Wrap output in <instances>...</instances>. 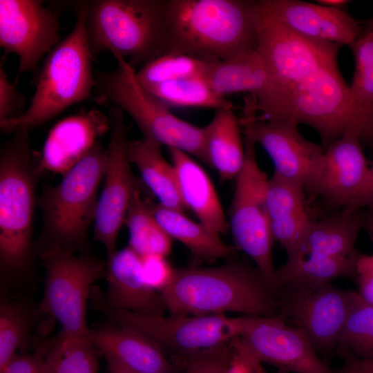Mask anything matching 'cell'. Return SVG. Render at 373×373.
<instances>
[{
  "instance_id": "7c38bea8",
  "label": "cell",
  "mask_w": 373,
  "mask_h": 373,
  "mask_svg": "<svg viewBox=\"0 0 373 373\" xmlns=\"http://www.w3.org/2000/svg\"><path fill=\"white\" fill-rule=\"evenodd\" d=\"M279 316L307 335L319 355L336 352L352 303V291L330 283L281 285L276 290Z\"/></svg>"
},
{
  "instance_id": "836d02e7",
  "label": "cell",
  "mask_w": 373,
  "mask_h": 373,
  "mask_svg": "<svg viewBox=\"0 0 373 373\" xmlns=\"http://www.w3.org/2000/svg\"><path fill=\"white\" fill-rule=\"evenodd\" d=\"M38 309L25 303L1 299L0 304V371L18 351L25 350Z\"/></svg>"
},
{
  "instance_id": "f35d334b",
  "label": "cell",
  "mask_w": 373,
  "mask_h": 373,
  "mask_svg": "<svg viewBox=\"0 0 373 373\" xmlns=\"http://www.w3.org/2000/svg\"><path fill=\"white\" fill-rule=\"evenodd\" d=\"M0 373H49L42 352L34 346V351L18 352Z\"/></svg>"
},
{
  "instance_id": "5bb4252c",
  "label": "cell",
  "mask_w": 373,
  "mask_h": 373,
  "mask_svg": "<svg viewBox=\"0 0 373 373\" xmlns=\"http://www.w3.org/2000/svg\"><path fill=\"white\" fill-rule=\"evenodd\" d=\"M256 113V98L247 95L240 120L244 135L266 151L274 173L310 191L323 159V146L306 139L296 122L261 119Z\"/></svg>"
},
{
  "instance_id": "484cf974",
  "label": "cell",
  "mask_w": 373,
  "mask_h": 373,
  "mask_svg": "<svg viewBox=\"0 0 373 373\" xmlns=\"http://www.w3.org/2000/svg\"><path fill=\"white\" fill-rule=\"evenodd\" d=\"M161 146L143 137L128 140L129 160L137 166L144 184L160 204L183 213L186 208L180 195L175 170L162 156Z\"/></svg>"
},
{
  "instance_id": "8d00e7d4",
  "label": "cell",
  "mask_w": 373,
  "mask_h": 373,
  "mask_svg": "<svg viewBox=\"0 0 373 373\" xmlns=\"http://www.w3.org/2000/svg\"><path fill=\"white\" fill-rule=\"evenodd\" d=\"M2 66L1 62L0 67V122L20 116L26 102L24 96L17 90L16 86L10 82L8 75Z\"/></svg>"
},
{
  "instance_id": "52a82bcc",
  "label": "cell",
  "mask_w": 373,
  "mask_h": 373,
  "mask_svg": "<svg viewBox=\"0 0 373 373\" xmlns=\"http://www.w3.org/2000/svg\"><path fill=\"white\" fill-rule=\"evenodd\" d=\"M86 28L91 55L109 51L134 69L163 55L167 0L85 1Z\"/></svg>"
},
{
  "instance_id": "5b68a950",
  "label": "cell",
  "mask_w": 373,
  "mask_h": 373,
  "mask_svg": "<svg viewBox=\"0 0 373 373\" xmlns=\"http://www.w3.org/2000/svg\"><path fill=\"white\" fill-rule=\"evenodd\" d=\"M107 149L97 142L56 186H46L37 200L42 217L37 254L47 247L89 252L88 233L98 205Z\"/></svg>"
},
{
  "instance_id": "b9f144b4",
  "label": "cell",
  "mask_w": 373,
  "mask_h": 373,
  "mask_svg": "<svg viewBox=\"0 0 373 373\" xmlns=\"http://www.w3.org/2000/svg\"><path fill=\"white\" fill-rule=\"evenodd\" d=\"M373 206V164L370 167V174L365 186L358 198L350 206L353 209Z\"/></svg>"
},
{
  "instance_id": "7bdbcfd3",
  "label": "cell",
  "mask_w": 373,
  "mask_h": 373,
  "mask_svg": "<svg viewBox=\"0 0 373 373\" xmlns=\"http://www.w3.org/2000/svg\"><path fill=\"white\" fill-rule=\"evenodd\" d=\"M358 291L361 298L369 305L373 307V276L356 274Z\"/></svg>"
},
{
  "instance_id": "8fae6325",
  "label": "cell",
  "mask_w": 373,
  "mask_h": 373,
  "mask_svg": "<svg viewBox=\"0 0 373 373\" xmlns=\"http://www.w3.org/2000/svg\"><path fill=\"white\" fill-rule=\"evenodd\" d=\"M245 159L236 177L229 211V227L238 249L247 254L278 289L276 269L272 257V237L265 204L268 178L258 164L254 141L244 140Z\"/></svg>"
},
{
  "instance_id": "6da1fadb",
  "label": "cell",
  "mask_w": 373,
  "mask_h": 373,
  "mask_svg": "<svg viewBox=\"0 0 373 373\" xmlns=\"http://www.w3.org/2000/svg\"><path fill=\"white\" fill-rule=\"evenodd\" d=\"M254 96L258 118L308 125L318 133L324 151L350 131L367 142L366 128L352 106L350 86L338 63L308 64Z\"/></svg>"
},
{
  "instance_id": "8992f818",
  "label": "cell",
  "mask_w": 373,
  "mask_h": 373,
  "mask_svg": "<svg viewBox=\"0 0 373 373\" xmlns=\"http://www.w3.org/2000/svg\"><path fill=\"white\" fill-rule=\"evenodd\" d=\"M76 21L70 34L47 55L30 104L19 117L0 122L3 132L35 128L69 106L90 97L95 90L91 55L85 22V1L76 6Z\"/></svg>"
},
{
  "instance_id": "277c9868",
  "label": "cell",
  "mask_w": 373,
  "mask_h": 373,
  "mask_svg": "<svg viewBox=\"0 0 373 373\" xmlns=\"http://www.w3.org/2000/svg\"><path fill=\"white\" fill-rule=\"evenodd\" d=\"M12 133L0 151V269L4 280L30 272L37 256L32 222L35 191L44 172L30 130Z\"/></svg>"
},
{
  "instance_id": "bcb514c9",
  "label": "cell",
  "mask_w": 373,
  "mask_h": 373,
  "mask_svg": "<svg viewBox=\"0 0 373 373\" xmlns=\"http://www.w3.org/2000/svg\"><path fill=\"white\" fill-rule=\"evenodd\" d=\"M108 373H163L156 372H141L126 368L113 361L106 360Z\"/></svg>"
},
{
  "instance_id": "f1b7e54d",
  "label": "cell",
  "mask_w": 373,
  "mask_h": 373,
  "mask_svg": "<svg viewBox=\"0 0 373 373\" xmlns=\"http://www.w3.org/2000/svg\"><path fill=\"white\" fill-rule=\"evenodd\" d=\"M32 344L42 352L49 373H98L96 347L87 336L61 330L49 338H34Z\"/></svg>"
},
{
  "instance_id": "1f68e13d",
  "label": "cell",
  "mask_w": 373,
  "mask_h": 373,
  "mask_svg": "<svg viewBox=\"0 0 373 373\" xmlns=\"http://www.w3.org/2000/svg\"><path fill=\"white\" fill-rule=\"evenodd\" d=\"M349 46L355 61L351 101L366 128L369 146L373 147V30H363Z\"/></svg>"
},
{
  "instance_id": "f546056e",
  "label": "cell",
  "mask_w": 373,
  "mask_h": 373,
  "mask_svg": "<svg viewBox=\"0 0 373 373\" xmlns=\"http://www.w3.org/2000/svg\"><path fill=\"white\" fill-rule=\"evenodd\" d=\"M153 205L148 198H144L140 182L133 193L124 222L129 233L128 246L142 257H166L171 252L172 238L156 220Z\"/></svg>"
},
{
  "instance_id": "f6af8a7d",
  "label": "cell",
  "mask_w": 373,
  "mask_h": 373,
  "mask_svg": "<svg viewBox=\"0 0 373 373\" xmlns=\"http://www.w3.org/2000/svg\"><path fill=\"white\" fill-rule=\"evenodd\" d=\"M362 229L367 233L373 245V206L361 211Z\"/></svg>"
},
{
  "instance_id": "60d3db41",
  "label": "cell",
  "mask_w": 373,
  "mask_h": 373,
  "mask_svg": "<svg viewBox=\"0 0 373 373\" xmlns=\"http://www.w3.org/2000/svg\"><path fill=\"white\" fill-rule=\"evenodd\" d=\"M234 354L225 373H254L252 366L243 352L232 341Z\"/></svg>"
},
{
  "instance_id": "7402d4cb",
  "label": "cell",
  "mask_w": 373,
  "mask_h": 373,
  "mask_svg": "<svg viewBox=\"0 0 373 373\" xmlns=\"http://www.w3.org/2000/svg\"><path fill=\"white\" fill-rule=\"evenodd\" d=\"M304 191L302 185L276 173L267 182L265 204L270 231L287 256L295 251L311 221Z\"/></svg>"
},
{
  "instance_id": "e0dca14e",
  "label": "cell",
  "mask_w": 373,
  "mask_h": 373,
  "mask_svg": "<svg viewBox=\"0 0 373 373\" xmlns=\"http://www.w3.org/2000/svg\"><path fill=\"white\" fill-rule=\"evenodd\" d=\"M358 133L351 131L331 143L310 189L332 208L343 209L358 198L365 186L370 167Z\"/></svg>"
},
{
  "instance_id": "d6986e66",
  "label": "cell",
  "mask_w": 373,
  "mask_h": 373,
  "mask_svg": "<svg viewBox=\"0 0 373 373\" xmlns=\"http://www.w3.org/2000/svg\"><path fill=\"white\" fill-rule=\"evenodd\" d=\"M110 130L108 115L95 108L60 120L46 139L39 155L41 169L65 175Z\"/></svg>"
},
{
  "instance_id": "cb8c5ba5",
  "label": "cell",
  "mask_w": 373,
  "mask_h": 373,
  "mask_svg": "<svg viewBox=\"0 0 373 373\" xmlns=\"http://www.w3.org/2000/svg\"><path fill=\"white\" fill-rule=\"evenodd\" d=\"M180 195L200 223L220 236L227 230V222L215 188L204 169L190 155L169 148Z\"/></svg>"
},
{
  "instance_id": "44dd1931",
  "label": "cell",
  "mask_w": 373,
  "mask_h": 373,
  "mask_svg": "<svg viewBox=\"0 0 373 373\" xmlns=\"http://www.w3.org/2000/svg\"><path fill=\"white\" fill-rule=\"evenodd\" d=\"M88 338L106 360L126 368L141 372L185 373L149 338L113 321L90 329Z\"/></svg>"
},
{
  "instance_id": "ac0fdd59",
  "label": "cell",
  "mask_w": 373,
  "mask_h": 373,
  "mask_svg": "<svg viewBox=\"0 0 373 373\" xmlns=\"http://www.w3.org/2000/svg\"><path fill=\"white\" fill-rule=\"evenodd\" d=\"M262 13L305 37L350 46L363 32L343 9L298 0H258Z\"/></svg>"
},
{
  "instance_id": "7a4b0ae2",
  "label": "cell",
  "mask_w": 373,
  "mask_h": 373,
  "mask_svg": "<svg viewBox=\"0 0 373 373\" xmlns=\"http://www.w3.org/2000/svg\"><path fill=\"white\" fill-rule=\"evenodd\" d=\"M262 19L258 0H167L163 55L226 60L257 48Z\"/></svg>"
},
{
  "instance_id": "603a6c76",
  "label": "cell",
  "mask_w": 373,
  "mask_h": 373,
  "mask_svg": "<svg viewBox=\"0 0 373 373\" xmlns=\"http://www.w3.org/2000/svg\"><path fill=\"white\" fill-rule=\"evenodd\" d=\"M362 229L361 210L348 207L319 221L311 220L288 262L307 256H353L359 253L355 243Z\"/></svg>"
},
{
  "instance_id": "ffe728a7",
  "label": "cell",
  "mask_w": 373,
  "mask_h": 373,
  "mask_svg": "<svg viewBox=\"0 0 373 373\" xmlns=\"http://www.w3.org/2000/svg\"><path fill=\"white\" fill-rule=\"evenodd\" d=\"M106 294L96 287L101 300L115 309L147 315H164L167 308L160 292L146 283L142 257L129 246L106 259Z\"/></svg>"
},
{
  "instance_id": "9c48e42d",
  "label": "cell",
  "mask_w": 373,
  "mask_h": 373,
  "mask_svg": "<svg viewBox=\"0 0 373 373\" xmlns=\"http://www.w3.org/2000/svg\"><path fill=\"white\" fill-rule=\"evenodd\" d=\"M37 256L45 270L39 314L56 320L65 332L87 336L88 300L93 284L105 277L106 262L90 252L75 253L58 247L44 248Z\"/></svg>"
},
{
  "instance_id": "ba28073f",
  "label": "cell",
  "mask_w": 373,
  "mask_h": 373,
  "mask_svg": "<svg viewBox=\"0 0 373 373\" xmlns=\"http://www.w3.org/2000/svg\"><path fill=\"white\" fill-rule=\"evenodd\" d=\"M116 59L115 69L97 72L95 76L97 100L112 104L127 113L139 127L143 138L181 150L207 164L204 127L173 115L140 84L135 69L124 59Z\"/></svg>"
},
{
  "instance_id": "2e32d148",
  "label": "cell",
  "mask_w": 373,
  "mask_h": 373,
  "mask_svg": "<svg viewBox=\"0 0 373 373\" xmlns=\"http://www.w3.org/2000/svg\"><path fill=\"white\" fill-rule=\"evenodd\" d=\"M60 38L58 15L42 1H0V46L18 56V75L35 72Z\"/></svg>"
},
{
  "instance_id": "c3c4849f",
  "label": "cell",
  "mask_w": 373,
  "mask_h": 373,
  "mask_svg": "<svg viewBox=\"0 0 373 373\" xmlns=\"http://www.w3.org/2000/svg\"><path fill=\"white\" fill-rule=\"evenodd\" d=\"M363 30H373V19L361 21Z\"/></svg>"
},
{
  "instance_id": "9a60e30c",
  "label": "cell",
  "mask_w": 373,
  "mask_h": 373,
  "mask_svg": "<svg viewBox=\"0 0 373 373\" xmlns=\"http://www.w3.org/2000/svg\"><path fill=\"white\" fill-rule=\"evenodd\" d=\"M108 115L111 137L103 189L94 222L93 240L104 245L109 258L117 251L118 233L124 224L133 193L140 182L133 175L131 167L128 153L129 127L124 112L112 106Z\"/></svg>"
},
{
  "instance_id": "e575fe53",
  "label": "cell",
  "mask_w": 373,
  "mask_h": 373,
  "mask_svg": "<svg viewBox=\"0 0 373 373\" xmlns=\"http://www.w3.org/2000/svg\"><path fill=\"white\" fill-rule=\"evenodd\" d=\"M336 352L343 358L373 359V307L355 291Z\"/></svg>"
},
{
  "instance_id": "83f0119b",
  "label": "cell",
  "mask_w": 373,
  "mask_h": 373,
  "mask_svg": "<svg viewBox=\"0 0 373 373\" xmlns=\"http://www.w3.org/2000/svg\"><path fill=\"white\" fill-rule=\"evenodd\" d=\"M220 96L238 93L256 95L265 86L267 73L257 48L213 63L205 77Z\"/></svg>"
},
{
  "instance_id": "4316f807",
  "label": "cell",
  "mask_w": 373,
  "mask_h": 373,
  "mask_svg": "<svg viewBox=\"0 0 373 373\" xmlns=\"http://www.w3.org/2000/svg\"><path fill=\"white\" fill-rule=\"evenodd\" d=\"M153 214L168 235L184 245L196 260L216 261L236 256V247L223 242L220 236L202 224L196 223L182 212L153 204Z\"/></svg>"
},
{
  "instance_id": "4dcf8cb0",
  "label": "cell",
  "mask_w": 373,
  "mask_h": 373,
  "mask_svg": "<svg viewBox=\"0 0 373 373\" xmlns=\"http://www.w3.org/2000/svg\"><path fill=\"white\" fill-rule=\"evenodd\" d=\"M361 254L353 256H307L286 262L276 269L278 286L281 285H321L338 278L356 274V266Z\"/></svg>"
},
{
  "instance_id": "d6a6232c",
  "label": "cell",
  "mask_w": 373,
  "mask_h": 373,
  "mask_svg": "<svg viewBox=\"0 0 373 373\" xmlns=\"http://www.w3.org/2000/svg\"><path fill=\"white\" fill-rule=\"evenodd\" d=\"M143 87L169 108H205L216 111L232 108L231 103L218 95L204 77L184 78Z\"/></svg>"
},
{
  "instance_id": "4fadbf2b",
  "label": "cell",
  "mask_w": 373,
  "mask_h": 373,
  "mask_svg": "<svg viewBox=\"0 0 373 373\" xmlns=\"http://www.w3.org/2000/svg\"><path fill=\"white\" fill-rule=\"evenodd\" d=\"M236 336L257 361L294 373H337L299 327L280 316L233 317Z\"/></svg>"
},
{
  "instance_id": "d4e9b609",
  "label": "cell",
  "mask_w": 373,
  "mask_h": 373,
  "mask_svg": "<svg viewBox=\"0 0 373 373\" xmlns=\"http://www.w3.org/2000/svg\"><path fill=\"white\" fill-rule=\"evenodd\" d=\"M204 128L207 164L222 180L236 179L243 167L245 152L240 120L232 108L216 110Z\"/></svg>"
},
{
  "instance_id": "d590c367",
  "label": "cell",
  "mask_w": 373,
  "mask_h": 373,
  "mask_svg": "<svg viewBox=\"0 0 373 373\" xmlns=\"http://www.w3.org/2000/svg\"><path fill=\"white\" fill-rule=\"evenodd\" d=\"M212 64L185 55L167 53L142 66L135 76L143 86L189 77H206Z\"/></svg>"
},
{
  "instance_id": "30bf717a",
  "label": "cell",
  "mask_w": 373,
  "mask_h": 373,
  "mask_svg": "<svg viewBox=\"0 0 373 373\" xmlns=\"http://www.w3.org/2000/svg\"><path fill=\"white\" fill-rule=\"evenodd\" d=\"M93 309L109 320L135 331L175 358L195 354L230 342L236 336L233 317L226 314L147 315L106 305L95 287L90 296Z\"/></svg>"
},
{
  "instance_id": "ab89813d",
  "label": "cell",
  "mask_w": 373,
  "mask_h": 373,
  "mask_svg": "<svg viewBox=\"0 0 373 373\" xmlns=\"http://www.w3.org/2000/svg\"><path fill=\"white\" fill-rule=\"evenodd\" d=\"M337 373H373V359H363L352 356L343 358Z\"/></svg>"
},
{
  "instance_id": "74e56055",
  "label": "cell",
  "mask_w": 373,
  "mask_h": 373,
  "mask_svg": "<svg viewBox=\"0 0 373 373\" xmlns=\"http://www.w3.org/2000/svg\"><path fill=\"white\" fill-rule=\"evenodd\" d=\"M142 260L143 274L146 283L153 289L160 292L171 282L175 269L168 262L166 257L147 256L142 257Z\"/></svg>"
},
{
  "instance_id": "ee69618b",
  "label": "cell",
  "mask_w": 373,
  "mask_h": 373,
  "mask_svg": "<svg viewBox=\"0 0 373 373\" xmlns=\"http://www.w3.org/2000/svg\"><path fill=\"white\" fill-rule=\"evenodd\" d=\"M356 274L373 276V254H360L356 262Z\"/></svg>"
},
{
  "instance_id": "7dc6e473",
  "label": "cell",
  "mask_w": 373,
  "mask_h": 373,
  "mask_svg": "<svg viewBox=\"0 0 373 373\" xmlns=\"http://www.w3.org/2000/svg\"><path fill=\"white\" fill-rule=\"evenodd\" d=\"M316 2L330 8L343 9L350 1L347 0H318Z\"/></svg>"
},
{
  "instance_id": "3957f363",
  "label": "cell",
  "mask_w": 373,
  "mask_h": 373,
  "mask_svg": "<svg viewBox=\"0 0 373 373\" xmlns=\"http://www.w3.org/2000/svg\"><path fill=\"white\" fill-rule=\"evenodd\" d=\"M276 290L256 265L234 256L216 267L175 269L160 294L171 314L273 317L279 316Z\"/></svg>"
}]
</instances>
